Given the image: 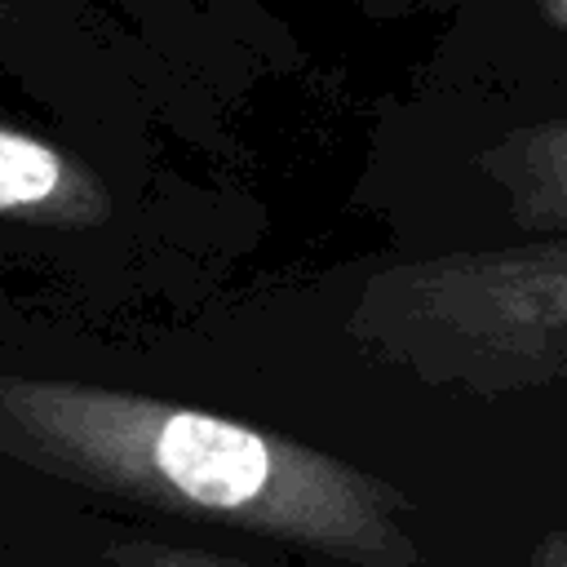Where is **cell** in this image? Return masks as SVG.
<instances>
[{"label": "cell", "instance_id": "6da1fadb", "mask_svg": "<svg viewBox=\"0 0 567 567\" xmlns=\"http://www.w3.org/2000/svg\"><path fill=\"white\" fill-rule=\"evenodd\" d=\"M0 447L53 478L368 567L408 558L403 492L297 439L53 377L0 381Z\"/></svg>", "mask_w": 567, "mask_h": 567}, {"label": "cell", "instance_id": "7a4b0ae2", "mask_svg": "<svg viewBox=\"0 0 567 567\" xmlns=\"http://www.w3.org/2000/svg\"><path fill=\"white\" fill-rule=\"evenodd\" d=\"M350 332L434 377H567V235L385 266L363 279Z\"/></svg>", "mask_w": 567, "mask_h": 567}, {"label": "cell", "instance_id": "3957f363", "mask_svg": "<svg viewBox=\"0 0 567 567\" xmlns=\"http://www.w3.org/2000/svg\"><path fill=\"white\" fill-rule=\"evenodd\" d=\"M0 213L31 226H97L111 217L106 186L53 142L0 128Z\"/></svg>", "mask_w": 567, "mask_h": 567}, {"label": "cell", "instance_id": "277c9868", "mask_svg": "<svg viewBox=\"0 0 567 567\" xmlns=\"http://www.w3.org/2000/svg\"><path fill=\"white\" fill-rule=\"evenodd\" d=\"M478 168L505 190L509 217L532 235H567V115L501 133Z\"/></svg>", "mask_w": 567, "mask_h": 567}, {"label": "cell", "instance_id": "5b68a950", "mask_svg": "<svg viewBox=\"0 0 567 567\" xmlns=\"http://www.w3.org/2000/svg\"><path fill=\"white\" fill-rule=\"evenodd\" d=\"M102 558L111 567H244L221 554H204L190 545H164L151 536H111L102 545Z\"/></svg>", "mask_w": 567, "mask_h": 567}, {"label": "cell", "instance_id": "8992f818", "mask_svg": "<svg viewBox=\"0 0 567 567\" xmlns=\"http://www.w3.org/2000/svg\"><path fill=\"white\" fill-rule=\"evenodd\" d=\"M545 9H549V13H554L563 27H567V0H545Z\"/></svg>", "mask_w": 567, "mask_h": 567}]
</instances>
